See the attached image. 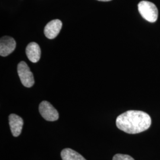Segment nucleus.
Here are the masks:
<instances>
[{"instance_id":"obj_3","label":"nucleus","mask_w":160,"mask_h":160,"mask_svg":"<svg viewBox=\"0 0 160 160\" xmlns=\"http://www.w3.org/2000/svg\"><path fill=\"white\" fill-rule=\"evenodd\" d=\"M17 72L23 86L28 88L33 86L34 77L27 63L24 61L18 63L17 66Z\"/></svg>"},{"instance_id":"obj_11","label":"nucleus","mask_w":160,"mask_h":160,"mask_svg":"<svg viewBox=\"0 0 160 160\" xmlns=\"http://www.w3.org/2000/svg\"><path fill=\"white\" fill-rule=\"evenodd\" d=\"M98 1H110L111 0H98Z\"/></svg>"},{"instance_id":"obj_6","label":"nucleus","mask_w":160,"mask_h":160,"mask_svg":"<svg viewBox=\"0 0 160 160\" xmlns=\"http://www.w3.org/2000/svg\"><path fill=\"white\" fill-rule=\"evenodd\" d=\"M62 23L59 20H53L48 23L44 29V33L46 38L49 39L55 38L59 33Z\"/></svg>"},{"instance_id":"obj_7","label":"nucleus","mask_w":160,"mask_h":160,"mask_svg":"<svg viewBox=\"0 0 160 160\" xmlns=\"http://www.w3.org/2000/svg\"><path fill=\"white\" fill-rule=\"evenodd\" d=\"M9 125L14 137H18L22 131L23 120L22 118L16 114H11L9 116Z\"/></svg>"},{"instance_id":"obj_1","label":"nucleus","mask_w":160,"mask_h":160,"mask_svg":"<svg viewBox=\"0 0 160 160\" xmlns=\"http://www.w3.org/2000/svg\"><path fill=\"white\" fill-rule=\"evenodd\" d=\"M116 124L122 131L136 134L147 130L151 125V119L148 114L142 111L129 110L117 118Z\"/></svg>"},{"instance_id":"obj_5","label":"nucleus","mask_w":160,"mask_h":160,"mask_svg":"<svg viewBox=\"0 0 160 160\" xmlns=\"http://www.w3.org/2000/svg\"><path fill=\"white\" fill-rule=\"evenodd\" d=\"M16 47L15 40L10 36H4L1 38L0 41V55L2 57H6L12 53Z\"/></svg>"},{"instance_id":"obj_9","label":"nucleus","mask_w":160,"mask_h":160,"mask_svg":"<svg viewBox=\"0 0 160 160\" xmlns=\"http://www.w3.org/2000/svg\"><path fill=\"white\" fill-rule=\"evenodd\" d=\"M62 160H86L81 155L70 148L63 149L61 152Z\"/></svg>"},{"instance_id":"obj_4","label":"nucleus","mask_w":160,"mask_h":160,"mask_svg":"<svg viewBox=\"0 0 160 160\" xmlns=\"http://www.w3.org/2000/svg\"><path fill=\"white\" fill-rule=\"evenodd\" d=\"M39 112L41 116L48 121H56L59 118V113L57 109L47 101H43L39 104Z\"/></svg>"},{"instance_id":"obj_8","label":"nucleus","mask_w":160,"mask_h":160,"mask_svg":"<svg viewBox=\"0 0 160 160\" xmlns=\"http://www.w3.org/2000/svg\"><path fill=\"white\" fill-rule=\"evenodd\" d=\"M26 53L31 62L36 63L39 61L41 56V50L39 45L36 42H31L29 43L26 49Z\"/></svg>"},{"instance_id":"obj_10","label":"nucleus","mask_w":160,"mask_h":160,"mask_svg":"<svg viewBox=\"0 0 160 160\" xmlns=\"http://www.w3.org/2000/svg\"><path fill=\"white\" fill-rule=\"evenodd\" d=\"M113 160H135L130 155L118 154L114 155Z\"/></svg>"},{"instance_id":"obj_2","label":"nucleus","mask_w":160,"mask_h":160,"mask_svg":"<svg viewBox=\"0 0 160 160\" xmlns=\"http://www.w3.org/2000/svg\"><path fill=\"white\" fill-rule=\"evenodd\" d=\"M138 10L144 19L151 23L155 22L158 12L154 4L147 1H142L138 4Z\"/></svg>"}]
</instances>
